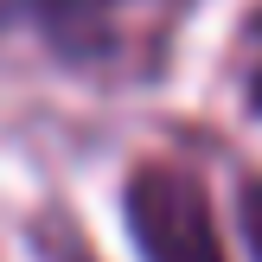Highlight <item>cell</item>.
I'll use <instances>...</instances> for the list:
<instances>
[{"label": "cell", "mask_w": 262, "mask_h": 262, "mask_svg": "<svg viewBox=\"0 0 262 262\" xmlns=\"http://www.w3.org/2000/svg\"><path fill=\"white\" fill-rule=\"evenodd\" d=\"M237 230H243V250H250V262H262V173L237 192Z\"/></svg>", "instance_id": "obj_5"}, {"label": "cell", "mask_w": 262, "mask_h": 262, "mask_svg": "<svg viewBox=\"0 0 262 262\" xmlns=\"http://www.w3.org/2000/svg\"><path fill=\"white\" fill-rule=\"evenodd\" d=\"M26 237H32V256H38V262H96V250H90V243L77 237L58 211L32 217V230H26Z\"/></svg>", "instance_id": "obj_3"}, {"label": "cell", "mask_w": 262, "mask_h": 262, "mask_svg": "<svg viewBox=\"0 0 262 262\" xmlns=\"http://www.w3.org/2000/svg\"><path fill=\"white\" fill-rule=\"evenodd\" d=\"M243 102L262 115V7L243 19Z\"/></svg>", "instance_id": "obj_4"}, {"label": "cell", "mask_w": 262, "mask_h": 262, "mask_svg": "<svg viewBox=\"0 0 262 262\" xmlns=\"http://www.w3.org/2000/svg\"><path fill=\"white\" fill-rule=\"evenodd\" d=\"M173 0H0L7 19H26L38 38L51 45V58L77 64V71H109V64L135 58L128 13H154Z\"/></svg>", "instance_id": "obj_2"}, {"label": "cell", "mask_w": 262, "mask_h": 262, "mask_svg": "<svg viewBox=\"0 0 262 262\" xmlns=\"http://www.w3.org/2000/svg\"><path fill=\"white\" fill-rule=\"evenodd\" d=\"M122 224L141 262H230L211 192L179 160H141L122 179Z\"/></svg>", "instance_id": "obj_1"}]
</instances>
